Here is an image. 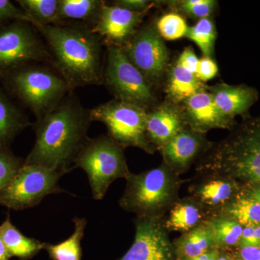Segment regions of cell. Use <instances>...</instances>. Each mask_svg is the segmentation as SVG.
Here are the masks:
<instances>
[{"mask_svg":"<svg viewBox=\"0 0 260 260\" xmlns=\"http://www.w3.org/2000/svg\"><path fill=\"white\" fill-rule=\"evenodd\" d=\"M92 122L90 111L74 96L68 95L59 105L34 124L36 143L24 160L26 165L41 166L63 172H71L80 150L88 139Z\"/></svg>","mask_w":260,"mask_h":260,"instance_id":"1","label":"cell"},{"mask_svg":"<svg viewBox=\"0 0 260 260\" xmlns=\"http://www.w3.org/2000/svg\"><path fill=\"white\" fill-rule=\"evenodd\" d=\"M34 27L47 42L51 61L70 89L102 83V39L91 28L61 23Z\"/></svg>","mask_w":260,"mask_h":260,"instance_id":"2","label":"cell"},{"mask_svg":"<svg viewBox=\"0 0 260 260\" xmlns=\"http://www.w3.org/2000/svg\"><path fill=\"white\" fill-rule=\"evenodd\" d=\"M197 162L198 175L232 178L241 185L260 183V115L244 119Z\"/></svg>","mask_w":260,"mask_h":260,"instance_id":"3","label":"cell"},{"mask_svg":"<svg viewBox=\"0 0 260 260\" xmlns=\"http://www.w3.org/2000/svg\"><path fill=\"white\" fill-rule=\"evenodd\" d=\"M126 188L119 206L139 218H164L180 199L179 191L185 181L164 162L159 167L126 177Z\"/></svg>","mask_w":260,"mask_h":260,"instance_id":"4","label":"cell"},{"mask_svg":"<svg viewBox=\"0 0 260 260\" xmlns=\"http://www.w3.org/2000/svg\"><path fill=\"white\" fill-rule=\"evenodd\" d=\"M0 80L37 119L59 105L71 90L59 73L32 64L13 70Z\"/></svg>","mask_w":260,"mask_h":260,"instance_id":"5","label":"cell"},{"mask_svg":"<svg viewBox=\"0 0 260 260\" xmlns=\"http://www.w3.org/2000/svg\"><path fill=\"white\" fill-rule=\"evenodd\" d=\"M80 168L88 175L92 196L102 200L111 184L126 177L130 172L124 148L108 135L88 138L77 156L73 169Z\"/></svg>","mask_w":260,"mask_h":260,"instance_id":"6","label":"cell"},{"mask_svg":"<svg viewBox=\"0 0 260 260\" xmlns=\"http://www.w3.org/2000/svg\"><path fill=\"white\" fill-rule=\"evenodd\" d=\"M90 116L92 121L104 123L108 136L121 148L135 147L155 153L147 137L148 112L144 108L115 99L90 110Z\"/></svg>","mask_w":260,"mask_h":260,"instance_id":"7","label":"cell"},{"mask_svg":"<svg viewBox=\"0 0 260 260\" xmlns=\"http://www.w3.org/2000/svg\"><path fill=\"white\" fill-rule=\"evenodd\" d=\"M64 174L41 166L23 164L0 191V205L15 210L34 208L48 195L64 192L58 184Z\"/></svg>","mask_w":260,"mask_h":260,"instance_id":"8","label":"cell"},{"mask_svg":"<svg viewBox=\"0 0 260 260\" xmlns=\"http://www.w3.org/2000/svg\"><path fill=\"white\" fill-rule=\"evenodd\" d=\"M29 22L17 20L0 26V79L34 61H51L47 46Z\"/></svg>","mask_w":260,"mask_h":260,"instance_id":"9","label":"cell"},{"mask_svg":"<svg viewBox=\"0 0 260 260\" xmlns=\"http://www.w3.org/2000/svg\"><path fill=\"white\" fill-rule=\"evenodd\" d=\"M104 79L118 100L145 109L155 102L153 87L126 57L121 47L107 46Z\"/></svg>","mask_w":260,"mask_h":260,"instance_id":"10","label":"cell"},{"mask_svg":"<svg viewBox=\"0 0 260 260\" xmlns=\"http://www.w3.org/2000/svg\"><path fill=\"white\" fill-rule=\"evenodd\" d=\"M121 49L152 86L161 80L170 54L155 27L149 25L140 29Z\"/></svg>","mask_w":260,"mask_h":260,"instance_id":"11","label":"cell"},{"mask_svg":"<svg viewBox=\"0 0 260 260\" xmlns=\"http://www.w3.org/2000/svg\"><path fill=\"white\" fill-rule=\"evenodd\" d=\"M165 217H136L134 242L119 260H177L174 244L164 225Z\"/></svg>","mask_w":260,"mask_h":260,"instance_id":"12","label":"cell"},{"mask_svg":"<svg viewBox=\"0 0 260 260\" xmlns=\"http://www.w3.org/2000/svg\"><path fill=\"white\" fill-rule=\"evenodd\" d=\"M188 187L189 196L196 200L211 217L218 215L240 194L242 185L232 178L198 175Z\"/></svg>","mask_w":260,"mask_h":260,"instance_id":"13","label":"cell"},{"mask_svg":"<svg viewBox=\"0 0 260 260\" xmlns=\"http://www.w3.org/2000/svg\"><path fill=\"white\" fill-rule=\"evenodd\" d=\"M212 145L213 143L207 139L206 134L197 133L186 126L164 145L160 152L162 162L180 177L188 172Z\"/></svg>","mask_w":260,"mask_h":260,"instance_id":"14","label":"cell"},{"mask_svg":"<svg viewBox=\"0 0 260 260\" xmlns=\"http://www.w3.org/2000/svg\"><path fill=\"white\" fill-rule=\"evenodd\" d=\"M146 13H135L116 5L104 3L92 31L107 46L122 47L137 32Z\"/></svg>","mask_w":260,"mask_h":260,"instance_id":"15","label":"cell"},{"mask_svg":"<svg viewBox=\"0 0 260 260\" xmlns=\"http://www.w3.org/2000/svg\"><path fill=\"white\" fill-rule=\"evenodd\" d=\"M179 107L186 125L197 133L206 134L213 129L232 130L237 126L235 120L220 112L208 88L194 94Z\"/></svg>","mask_w":260,"mask_h":260,"instance_id":"16","label":"cell"},{"mask_svg":"<svg viewBox=\"0 0 260 260\" xmlns=\"http://www.w3.org/2000/svg\"><path fill=\"white\" fill-rule=\"evenodd\" d=\"M186 126L180 107L172 103H164L148 112L147 137L155 150L160 151Z\"/></svg>","mask_w":260,"mask_h":260,"instance_id":"17","label":"cell"},{"mask_svg":"<svg viewBox=\"0 0 260 260\" xmlns=\"http://www.w3.org/2000/svg\"><path fill=\"white\" fill-rule=\"evenodd\" d=\"M208 90L220 112L234 120L237 116H245V119L249 117V109L259 99L258 90L245 84L232 85L218 83L208 86Z\"/></svg>","mask_w":260,"mask_h":260,"instance_id":"18","label":"cell"},{"mask_svg":"<svg viewBox=\"0 0 260 260\" xmlns=\"http://www.w3.org/2000/svg\"><path fill=\"white\" fill-rule=\"evenodd\" d=\"M164 225L168 232H179L181 234L206 223L210 215L191 197L180 198L168 212Z\"/></svg>","mask_w":260,"mask_h":260,"instance_id":"19","label":"cell"},{"mask_svg":"<svg viewBox=\"0 0 260 260\" xmlns=\"http://www.w3.org/2000/svg\"><path fill=\"white\" fill-rule=\"evenodd\" d=\"M28 116L0 87V148H9L15 138L30 125Z\"/></svg>","mask_w":260,"mask_h":260,"instance_id":"20","label":"cell"},{"mask_svg":"<svg viewBox=\"0 0 260 260\" xmlns=\"http://www.w3.org/2000/svg\"><path fill=\"white\" fill-rule=\"evenodd\" d=\"M207 88L208 86L196 75L181 68L177 61L170 68L166 88L169 102L181 105L194 94Z\"/></svg>","mask_w":260,"mask_h":260,"instance_id":"21","label":"cell"},{"mask_svg":"<svg viewBox=\"0 0 260 260\" xmlns=\"http://www.w3.org/2000/svg\"><path fill=\"white\" fill-rule=\"evenodd\" d=\"M177 259L195 257L216 249L213 231L208 221L173 241Z\"/></svg>","mask_w":260,"mask_h":260,"instance_id":"22","label":"cell"},{"mask_svg":"<svg viewBox=\"0 0 260 260\" xmlns=\"http://www.w3.org/2000/svg\"><path fill=\"white\" fill-rule=\"evenodd\" d=\"M0 238L11 257L20 260H28L37 255L44 249V242L34 238L25 237L12 223L9 214L0 225Z\"/></svg>","mask_w":260,"mask_h":260,"instance_id":"23","label":"cell"},{"mask_svg":"<svg viewBox=\"0 0 260 260\" xmlns=\"http://www.w3.org/2000/svg\"><path fill=\"white\" fill-rule=\"evenodd\" d=\"M213 231L215 246L219 250L232 252L239 246L244 227L224 215L211 217L208 220Z\"/></svg>","mask_w":260,"mask_h":260,"instance_id":"24","label":"cell"},{"mask_svg":"<svg viewBox=\"0 0 260 260\" xmlns=\"http://www.w3.org/2000/svg\"><path fill=\"white\" fill-rule=\"evenodd\" d=\"M75 231L71 237L59 244L44 242V249L51 260H81L83 256L81 242L85 234L87 220L83 218L73 219Z\"/></svg>","mask_w":260,"mask_h":260,"instance_id":"25","label":"cell"},{"mask_svg":"<svg viewBox=\"0 0 260 260\" xmlns=\"http://www.w3.org/2000/svg\"><path fill=\"white\" fill-rule=\"evenodd\" d=\"M104 2L99 0H59L58 20H94L96 23Z\"/></svg>","mask_w":260,"mask_h":260,"instance_id":"26","label":"cell"},{"mask_svg":"<svg viewBox=\"0 0 260 260\" xmlns=\"http://www.w3.org/2000/svg\"><path fill=\"white\" fill-rule=\"evenodd\" d=\"M17 3L34 26L59 24V0H18Z\"/></svg>","mask_w":260,"mask_h":260,"instance_id":"27","label":"cell"},{"mask_svg":"<svg viewBox=\"0 0 260 260\" xmlns=\"http://www.w3.org/2000/svg\"><path fill=\"white\" fill-rule=\"evenodd\" d=\"M219 215L234 219L243 227L260 225V203L239 195Z\"/></svg>","mask_w":260,"mask_h":260,"instance_id":"28","label":"cell"},{"mask_svg":"<svg viewBox=\"0 0 260 260\" xmlns=\"http://www.w3.org/2000/svg\"><path fill=\"white\" fill-rule=\"evenodd\" d=\"M217 32L211 18L200 19L194 26L189 27L186 37L195 43L204 56L212 58L215 49Z\"/></svg>","mask_w":260,"mask_h":260,"instance_id":"29","label":"cell"},{"mask_svg":"<svg viewBox=\"0 0 260 260\" xmlns=\"http://www.w3.org/2000/svg\"><path fill=\"white\" fill-rule=\"evenodd\" d=\"M155 28L162 39L173 41L186 37L189 27L182 16L172 13L160 17Z\"/></svg>","mask_w":260,"mask_h":260,"instance_id":"30","label":"cell"},{"mask_svg":"<svg viewBox=\"0 0 260 260\" xmlns=\"http://www.w3.org/2000/svg\"><path fill=\"white\" fill-rule=\"evenodd\" d=\"M24 160L16 156L9 148H0V191L23 167Z\"/></svg>","mask_w":260,"mask_h":260,"instance_id":"31","label":"cell"},{"mask_svg":"<svg viewBox=\"0 0 260 260\" xmlns=\"http://www.w3.org/2000/svg\"><path fill=\"white\" fill-rule=\"evenodd\" d=\"M176 8L183 13L194 19L209 18L216 8L217 2L213 0H183L173 2Z\"/></svg>","mask_w":260,"mask_h":260,"instance_id":"32","label":"cell"},{"mask_svg":"<svg viewBox=\"0 0 260 260\" xmlns=\"http://www.w3.org/2000/svg\"><path fill=\"white\" fill-rule=\"evenodd\" d=\"M17 20L30 23L28 15L21 8L15 6L9 0H0V26Z\"/></svg>","mask_w":260,"mask_h":260,"instance_id":"33","label":"cell"},{"mask_svg":"<svg viewBox=\"0 0 260 260\" xmlns=\"http://www.w3.org/2000/svg\"><path fill=\"white\" fill-rule=\"evenodd\" d=\"M218 73V65L212 58L203 56L199 59L196 75L202 82L213 79Z\"/></svg>","mask_w":260,"mask_h":260,"instance_id":"34","label":"cell"},{"mask_svg":"<svg viewBox=\"0 0 260 260\" xmlns=\"http://www.w3.org/2000/svg\"><path fill=\"white\" fill-rule=\"evenodd\" d=\"M177 62L178 64L180 65L181 68L190 72L193 74L196 75L199 59L195 54L192 48H185L184 51L181 52Z\"/></svg>","mask_w":260,"mask_h":260,"instance_id":"35","label":"cell"},{"mask_svg":"<svg viewBox=\"0 0 260 260\" xmlns=\"http://www.w3.org/2000/svg\"><path fill=\"white\" fill-rule=\"evenodd\" d=\"M240 246H259L260 247V225H247L243 229Z\"/></svg>","mask_w":260,"mask_h":260,"instance_id":"36","label":"cell"},{"mask_svg":"<svg viewBox=\"0 0 260 260\" xmlns=\"http://www.w3.org/2000/svg\"><path fill=\"white\" fill-rule=\"evenodd\" d=\"M153 3L148 0H118L114 5L135 13H146Z\"/></svg>","mask_w":260,"mask_h":260,"instance_id":"37","label":"cell"},{"mask_svg":"<svg viewBox=\"0 0 260 260\" xmlns=\"http://www.w3.org/2000/svg\"><path fill=\"white\" fill-rule=\"evenodd\" d=\"M231 253L237 260H260L259 246H238Z\"/></svg>","mask_w":260,"mask_h":260,"instance_id":"38","label":"cell"},{"mask_svg":"<svg viewBox=\"0 0 260 260\" xmlns=\"http://www.w3.org/2000/svg\"><path fill=\"white\" fill-rule=\"evenodd\" d=\"M239 195L260 203V183L242 185Z\"/></svg>","mask_w":260,"mask_h":260,"instance_id":"39","label":"cell"},{"mask_svg":"<svg viewBox=\"0 0 260 260\" xmlns=\"http://www.w3.org/2000/svg\"><path fill=\"white\" fill-rule=\"evenodd\" d=\"M10 258L11 256H10L6 246L0 238V260H10Z\"/></svg>","mask_w":260,"mask_h":260,"instance_id":"40","label":"cell"},{"mask_svg":"<svg viewBox=\"0 0 260 260\" xmlns=\"http://www.w3.org/2000/svg\"><path fill=\"white\" fill-rule=\"evenodd\" d=\"M214 249H213V250L208 251V252L204 253V254H201V255L195 256V257L184 258V259L177 260H208L210 257V256L212 255V254H213Z\"/></svg>","mask_w":260,"mask_h":260,"instance_id":"41","label":"cell"},{"mask_svg":"<svg viewBox=\"0 0 260 260\" xmlns=\"http://www.w3.org/2000/svg\"><path fill=\"white\" fill-rule=\"evenodd\" d=\"M217 260H235V259H234L232 253L220 251V255H219Z\"/></svg>","mask_w":260,"mask_h":260,"instance_id":"42","label":"cell"},{"mask_svg":"<svg viewBox=\"0 0 260 260\" xmlns=\"http://www.w3.org/2000/svg\"><path fill=\"white\" fill-rule=\"evenodd\" d=\"M234 259H235V258H234ZM235 260H237V259H235Z\"/></svg>","mask_w":260,"mask_h":260,"instance_id":"43","label":"cell"}]
</instances>
